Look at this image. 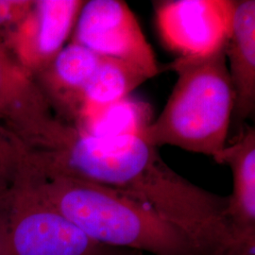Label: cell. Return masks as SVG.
Listing matches in <instances>:
<instances>
[{
    "mask_svg": "<svg viewBox=\"0 0 255 255\" xmlns=\"http://www.w3.org/2000/svg\"><path fill=\"white\" fill-rule=\"evenodd\" d=\"M255 255V254H250V255Z\"/></svg>",
    "mask_w": 255,
    "mask_h": 255,
    "instance_id": "17",
    "label": "cell"
},
{
    "mask_svg": "<svg viewBox=\"0 0 255 255\" xmlns=\"http://www.w3.org/2000/svg\"><path fill=\"white\" fill-rule=\"evenodd\" d=\"M142 132L101 136L51 119L37 137L28 165L36 173L94 182L148 206L183 232L199 255L239 249L227 217L228 198L177 173Z\"/></svg>",
    "mask_w": 255,
    "mask_h": 255,
    "instance_id": "1",
    "label": "cell"
},
{
    "mask_svg": "<svg viewBox=\"0 0 255 255\" xmlns=\"http://www.w3.org/2000/svg\"><path fill=\"white\" fill-rule=\"evenodd\" d=\"M13 166V149L8 138L0 131V185L7 181Z\"/></svg>",
    "mask_w": 255,
    "mask_h": 255,
    "instance_id": "14",
    "label": "cell"
},
{
    "mask_svg": "<svg viewBox=\"0 0 255 255\" xmlns=\"http://www.w3.org/2000/svg\"><path fill=\"white\" fill-rule=\"evenodd\" d=\"M4 233H5V214H4V206L3 201L0 195V254L4 240Z\"/></svg>",
    "mask_w": 255,
    "mask_h": 255,
    "instance_id": "15",
    "label": "cell"
},
{
    "mask_svg": "<svg viewBox=\"0 0 255 255\" xmlns=\"http://www.w3.org/2000/svg\"><path fill=\"white\" fill-rule=\"evenodd\" d=\"M84 1L39 0L26 21L29 66L41 71L65 45Z\"/></svg>",
    "mask_w": 255,
    "mask_h": 255,
    "instance_id": "9",
    "label": "cell"
},
{
    "mask_svg": "<svg viewBox=\"0 0 255 255\" xmlns=\"http://www.w3.org/2000/svg\"><path fill=\"white\" fill-rule=\"evenodd\" d=\"M73 42L101 57L133 64L149 79L161 72L152 47L124 1H84L74 27Z\"/></svg>",
    "mask_w": 255,
    "mask_h": 255,
    "instance_id": "5",
    "label": "cell"
},
{
    "mask_svg": "<svg viewBox=\"0 0 255 255\" xmlns=\"http://www.w3.org/2000/svg\"><path fill=\"white\" fill-rule=\"evenodd\" d=\"M16 173L94 242L151 255H199L180 229L127 195L94 182L43 175L19 167Z\"/></svg>",
    "mask_w": 255,
    "mask_h": 255,
    "instance_id": "2",
    "label": "cell"
},
{
    "mask_svg": "<svg viewBox=\"0 0 255 255\" xmlns=\"http://www.w3.org/2000/svg\"><path fill=\"white\" fill-rule=\"evenodd\" d=\"M147 80L149 77L133 64L101 57L97 70L82 91L81 110L93 116L119 104Z\"/></svg>",
    "mask_w": 255,
    "mask_h": 255,
    "instance_id": "11",
    "label": "cell"
},
{
    "mask_svg": "<svg viewBox=\"0 0 255 255\" xmlns=\"http://www.w3.org/2000/svg\"><path fill=\"white\" fill-rule=\"evenodd\" d=\"M155 21L165 46L178 57H201L224 48L233 28V0L154 1Z\"/></svg>",
    "mask_w": 255,
    "mask_h": 255,
    "instance_id": "6",
    "label": "cell"
},
{
    "mask_svg": "<svg viewBox=\"0 0 255 255\" xmlns=\"http://www.w3.org/2000/svg\"><path fill=\"white\" fill-rule=\"evenodd\" d=\"M27 82L28 79H23L12 69L0 45V119L18 98Z\"/></svg>",
    "mask_w": 255,
    "mask_h": 255,
    "instance_id": "12",
    "label": "cell"
},
{
    "mask_svg": "<svg viewBox=\"0 0 255 255\" xmlns=\"http://www.w3.org/2000/svg\"><path fill=\"white\" fill-rule=\"evenodd\" d=\"M225 55L234 92L233 120L241 124L255 111V0L235 1L233 28Z\"/></svg>",
    "mask_w": 255,
    "mask_h": 255,
    "instance_id": "8",
    "label": "cell"
},
{
    "mask_svg": "<svg viewBox=\"0 0 255 255\" xmlns=\"http://www.w3.org/2000/svg\"><path fill=\"white\" fill-rule=\"evenodd\" d=\"M112 255H140L138 253L134 252H128V251H123V250H118Z\"/></svg>",
    "mask_w": 255,
    "mask_h": 255,
    "instance_id": "16",
    "label": "cell"
},
{
    "mask_svg": "<svg viewBox=\"0 0 255 255\" xmlns=\"http://www.w3.org/2000/svg\"><path fill=\"white\" fill-rule=\"evenodd\" d=\"M33 1L0 0V28L22 22L29 15Z\"/></svg>",
    "mask_w": 255,
    "mask_h": 255,
    "instance_id": "13",
    "label": "cell"
},
{
    "mask_svg": "<svg viewBox=\"0 0 255 255\" xmlns=\"http://www.w3.org/2000/svg\"><path fill=\"white\" fill-rule=\"evenodd\" d=\"M101 56L72 42L41 70L51 93L67 106L81 110L82 93L101 63Z\"/></svg>",
    "mask_w": 255,
    "mask_h": 255,
    "instance_id": "10",
    "label": "cell"
},
{
    "mask_svg": "<svg viewBox=\"0 0 255 255\" xmlns=\"http://www.w3.org/2000/svg\"><path fill=\"white\" fill-rule=\"evenodd\" d=\"M215 161L232 170L227 217L234 235L242 244L255 245V128H241Z\"/></svg>",
    "mask_w": 255,
    "mask_h": 255,
    "instance_id": "7",
    "label": "cell"
},
{
    "mask_svg": "<svg viewBox=\"0 0 255 255\" xmlns=\"http://www.w3.org/2000/svg\"><path fill=\"white\" fill-rule=\"evenodd\" d=\"M167 68L177 82L142 135L157 148L168 145L216 160L228 143L234 113L225 47L201 57H177Z\"/></svg>",
    "mask_w": 255,
    "mask_h": 255,
    "instance_id": "3",
    "label": "cell"
},
{
    "mask_svg": "<svg viewBox=\"0 0 255 255\" xmlns=\"http://www.w3.org/2000/svg\"><path fill=\"white\" fill-rule=\"evenodd\" d=\"M5 233L0 255H112L49 204L15 173L0 190Z\"/></svg>",
    "mask_w": 255,
    "mask_h": 255,
    "instance_id": "4",
    "label": "cell"
}]
</instances>
